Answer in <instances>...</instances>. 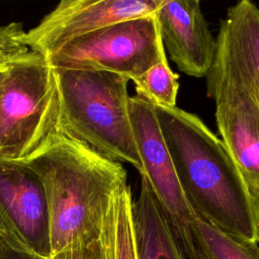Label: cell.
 <instances>
[{
    "label": "cell",
    "instance_id": "6da1fadb",
    "mask_svg": "<svg viewBox=\"0 0 259 259\" xmlns=\"http://www.w3.org/2000/svg\"><path fill=\"white\" fill-rule=\"evenodd\" d=\"M184 196L196 217L233 237L259 242V200L224 142L195 114L154 106Z\"/></svg>",
    "mask_w": 259,
    "mask_h": 259
},
{
    "label": "cell",
    "instance_id": "7a4b0ae2",
    "mask_svg": "<svg viewBox=\"0 0 259 259\" xmlns=\"http://www.w3.org/2000/svg\"><path fill=\"white\" fill-rule=\"evenodd\" d=\"M40 180L48 203L52 256L100 238L115 194L127 183L122 165L100 155L61 127L18 161Z\"/></svg>",
    "mask_w": 259,
    "mask_h": 259
},
{
    "label": "cell",
    "instance_id": "3957f363",
    "mask_svg": "<svg viewBox=\"0 0 259 259\" xmlns=\"http://www.w3.org/2000/svg\"><path fill=\"white\" fill-rule=\"evenodd\" d=\"M59 127L91 149L135 167L143 165L130 117L128 79L105 71L54 68Z\"/></svg>",
    "mask_w": 259,
    "mask_h": 259
},
{
    "label": "cell",
    "instance_id": "277c9868",
    "mask_svg": "<svg viewBox=\"0 0 259 259\" xmlns=\"http://www.w3.org/2000/svg\"><path fill=\"white\" fill-rule=\"evenodd\" d=\"M59 123L54 68L30 51L4 69L0 97V160L21 161L40 148Z\"/></svg>",
    "mask_w": 259,
    "mask_h": 259
},
{
    "label": "cell",
    "instance_id": "5b68a950",
    "mask_svg": "<svg viewBox=\"0 0 259 259\" xmlns=\"http://www.w3.org/2000/svg\"><path fill=\"white\" fill-rule=\"evenodd\" d=\"M166 58L154 15L116 22L70 41L47 61L53 68L105 71L128 80Z\"/></svg>",
    "mask_w": 259,
    "mask_h": 259
},
{
    "label": "cell",
    "instance_id": "8992f818",
    "mask_svg": "<svg viewBox=\"0 0 259 259\" xmlns=\"http://www.w3.org/2000/svg\"><path fill=\"white\" fill-rule=\"evenodd\" d=\"M130 117L145 178L187 259H199L191 224L196 218L178 181L154 106L130 97Z\"/></svg>",
    "mask_w": 259,
    "mask_h": 259
},
{
    "label": "cell",
    "instance_id": "52a82bcc",
    "mask_svg": "<svg viewBox=\"0 0 259 259\" xmlns=\"http://www.w3.org/2000/svg\"><path fill=\"white\" fill-rule=\"evenodd\" d=\"M205 78L207 96L215 105L221 140L249 191L259 200V104L241 79L217 56Z\"/></svg>",
    "mask_w": 259,
    "mask_h": 259
},
{
    "label": "cell",
    "instance_id": "ba28073f",
    "mask_svg": "<svg viewBox=\"0 0 259 259\" xmlns=\"http://www.w3.org/2000/svg\"><path fill=\"white\" fill-rule=\"evenodd\" d=\"M0 239L51 258L46 193L38 177L18 161L0 160Z\"/></svg>",
    "mask_w": 259,
    "mask_h": 259
},
{
    "label": "cell",
    "instance_id": "9c48e42d",
    "mask_svg": "<svg viewBox=\"0 0 259 259\" xmlns=\"http://www.w3.org/2000/svg\"><path fill=\"white\" fill-rule=\"evenodd\" d=\"M164 0H63L26 31L30 51L46 59L64 46L107 25L154 15Z\"/></svg>",
    "mask_w": 259,
    "mask_h": 259
},
{
    "label": "cell",
    "instance_id": "30bf717a",
    "mask_svg": "<svg viewBox=\"0 0 259 259\" xmlns=\"http://www.w3.org/2000/svg\"><path fill=\"white\" fill-rule=\"evenodd\" d=\"M165 52L184 74L196 78L209 72L218 49L197 0H164L154 14Z\"/></svg>",
    "mask_w": 259,
    "mask_h": 259
},
{
    "label": "cell",
    "instance_id": "8fae6325",
    "mask_svg": "<svg viewBox=\"0 0 259 259\" xmlns=\"http://www.w3.org/2000/svg\"><path fill=\"white\" fill-rule=\"evenodd\" d=\"M219 57L259 104V7L249 0L231 6L217 36Z\"/></svg>",
    "mask_w": 259,
    "mask_h": 259
},
{
    "label": "cell",
    "instance_id": "7c38bea8",
    "mask_svg": "<svg viewBox=\"0 0 259 259\" xmlns=\"http://www.w3.org/2000/svg\"><path fill=\"white\" fill-rule=\"evenodd\" d=\"M141 189L132 204L138 259H186L149 183L141 177Z\"/></svg>",
    "mask_w": 259,
    "mask_h": 259
},
{
    "label": "cell",
    "instance_id": "4fadbf2b",
    "mask_svg": "<svg viewBox=\"0 0 259 259\" xmlns=\"http://www.w3.org/2000/svg\"><path fill=\"white\" fill-rule=\"evenodd\" d=\"M133 195L126 183L112 199L100 241L105 259H138L132 215Z\"/></svg>",
    "mask_w": 259,
    "mask_h": 259
},
{
    "label": "cell",
    "instance_id": "5bb4252c",
    "mask_svg": "<svg viewBox=\"0 0 259 259\" xmlns=\"http://www.w3.org/2000/svg\"><path fill=\"white\" fill-rule=\"evenodd\" d=\"M192 235L199 259H259V246L228 235L196 217Z\"/></svg>",
    "mask_w": 259,
    "mask_h": 259
},
{
    "label": "cell",
    "instance_id": "9a60e30c",
    "mask_svg": "<svg viewBox=\"0 0 259 259\" xmlns=\"http://www.w3.org/2000/svg\"><path fill=\"white\" fill-rule=\"evenodd\" d=\"M137 96L153 106H176L179 89L178 75L169 67L167 57L132 80Z\"/></svg>",
    "mask_w": 259,
    "mask_h": 259
},
{
    "label": "cell",
    "instance_id": "2e32d148",
    "mask_svg": "<svg viewBox=\"0 0 259 259\" xmlns=\"http://www.w3.org/2000/svg\"><path fill=\"white\" fill-rule=\"evenodd\" d=\"M30 52L20 22L0 25V71Z\"/></svg>",
    "mask_w": 259,
    "mask_h": 259
},
{
    "label": "cell",
    "instance_id": "e0dca14e",
    "mask_svg": "<svg viewBox=\"0 0 259 259\" xmlns=\"http://www.w3.org/2000/svg\"><path fill=\"white\" fill-rule=\"evenodd\" d=\"M52 259H105L100 238L86 244H75L52 256Z\"/></svg>",
    "mask_w": 259,
    "mask_h": 259
},
{
    "label": "cell",
    "instance_id": "ac0fdd59",
    "mask_svg": "<svg viewBox=\"0 0 259 259\" xmlns=\"http://www.w3.org/2000/svg\"><path fill=\"white\" fill-rule=\"evenodd\" d=\"M0 259H52L32 252L15 248L0 239Z\"/></svg>",
    "mask_w": 259,
    "mask_h": 259
},
{
    "label": "cell",
    "instance_id": "d6986e66",
    "mask_svg": "<svg viewBox=\"0 0 259 259\" xmlns=\"http://www.w3.org/2000/svg\"><path fill=\"white\" fill-rule=\"evenodd\" d=\"M3 77H4V69L0 71V97L2 93V84H3Z\"/></svg>",
    "mask_w": 259,
    "mask_h": 259
}]
</instances>
